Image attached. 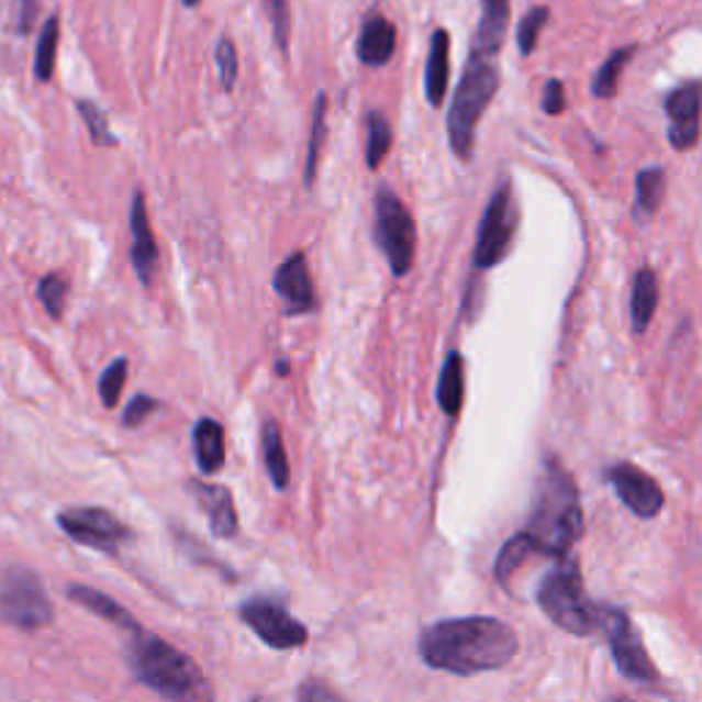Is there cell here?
<instances>
[{
	"instance_id": "1",
	"label": "cell",
	"mask_w": 702,
	"mask_h": 702,
	"mask_svg": "<svg viewBox=\"0 0 702 702\" xmlns=\"http://www.w3.org/2000/svg\"><path fill=\"white\" fill-rule=\"evenodd\" d=\"M584 533V513L579 489L571 475L562 469L557 458L546 456L541 469L538 486L533 494V511L522 533L505 541L497 555L494 577L500 584H508L513 573L535 555L562 560L573 549Z\"/></svg>"
},
{
	"instance_id": "2",
	"label": "cell",
	"mask_w": 702,
	"mask_h": 702,
	"mask_svg": "<svg viewBox=\"0 0 702 702\" xmlns=\"http://www.w3.org/2000/svg\"><path fill=\"white\" fill-rule=\"evenodd\" d=\"M417 650L431 670L469 678L511 665L519 654V637L497 617H456L425 628Z\"/></svg>"
},
{
	"instance_id": "3",
	"label": "cell",
	"mask_w": 702,
	"mask_h": 702,
	"mask_svg": "<svg viewBox=\"0 0 702 702\" xmlns=\"http://www.w3.org/2000/svg\"><path fill=\"white\" fill-rule=\"evenodd\" d=\"M126 665L137 681L168 702H214V692L201 667L152 632L130 634Z\"/></svg>"
},
{
	"instance_id": "4",
	"label": "cell",
	"mask_w": 702,
	"mask_h": 702,
	"mask_svg": "<svg viewBox=\"0 0 702 702\" xmlns=\"http://www.w3.org/2000/svg\"><path fill=\"white\" fill-rule=\"evenodd\" d=\"M497 91H500V66H497V58H483V55L469 53L461 82H458L450 110H447L450 148L464 163L472 159L478 124L486 110H489L491 99L497 97Z\"/></svg>"
},
{
	"instance_id": "5",
	"label": "cell",
	"mask_w": 702,
	"mask_h": 702,
	"mask_svg": "<svg viewBox=\"0 0 702 702\" xmlns=\"http://www.w3.org/2000/svg\"><path fill=\"white\" fill-rule=\"evenodd\" d=\"M541 612L573 637H590L599 632V601H590L584 593V579L577 557H562L557 566L541 579L535 593Z\"/></svg>"
},
{
	"instance_id": "6",
	"label": "cell",
	"mask_w": 702,
	"mask_h": 702,
	"mask_svg": "<svg viewBox=\"0 0 702 702\" xmlns=\"http://www.w3.org/2000/svg\"><path fill=\"white\" fill-rule=\"evenodd\" d=\"M0 621L22 632H38L53 623V604L36 571L25 566L0 568Z\"/></svg>"
},
{
	"instance_id": "7",
	"label": "cell",
	"mask_w": 702,
	"mask_h": 702,
	"mask_svg": "<svg viewBox=\"0 0 702 702\" xmlns=\"http://www.w3.org/2000/svg\"><path fill=\"white\" fill-rule=\"evenodd\" d=\"M519 229V207L516 196H513L511 181H502L489 198L483 209V218L478 225V239H475L472 264L475 272H486L502 264L511 253L513 239H516Z\"/></svg>"
},
{
	"instance_id": "8",
	"label": "cell",
	"mask_w": 702,
	"mask_h": 702,
	"mask_svg": "<svg viewBox=\"0 0 702 702\" xmlns=\"http://www.w3.org/2000/svg\"><path fill=\"white\" fill-rule=\"evenodd\" d=\"M376 245L385 253L392 275L403 278L414 264V250H417V229L409 214L406 203L390 190L379 187L376 192Z\"/></svg>"
},
{
	"instance_id": "9",
	"label": "cell",
	"mask_w": 702,
	"mask_h": 702,
	"mask_svg": "<svg viewBox=\"0 0 702 702\" xmlns=\"http://www.w3.org/2000/svg\"><path fill=\"white\" fill-rule=\"evenodd\" d=\"M599 632H604L606 645L612 650V661H615L617 672L628 681L637 683H656L659 681V670L650 661L648 650H645L639 632L634 628L632 617L623 610L610 604H599Z\"/></svg>"
},
{
	"instance_id": "10",
	"label": "cell",
	"mask_w": 702,
	"mask_h": 702,
	"mask_svg": "<svg viewBox=\"0 0 702 702\" xmlns=\"http://www.w3.org/2000/svg\"><path fill=\"white\" fill-rule=\"evenodd\" d=\"M58 524L71 541L99 551H113L132 538L130 527L104 508H69L58 513Z\"/></svg>"
},
{
	"instance_id": "11",
	"label": "cell",
	"mask_w": 702,
	"mask_h": 702,
	"mask_svg": "<svg viewBox=\"0 0 702 702\" xmlns=\"http://www.w3.org/2000/svg\"><path fill=\"white\" fill-rule=\"evenodd\" d=\"M245 626H250L269 648L294 650L308 643V628L289 615L278 601L250 599L239 610Z\"/></svg>"
},
{
	"instance_id": "12",
	"label": "cell",
	"mask_w": 702,
	"mask_h": 702,
	"mask_svg": "<svg viewBox=\"0 0 702 702\" xmlns=\"http://www.w3.org/2000/svg\"><path fill=\"white\" fill-rule=\"evenodd\" d=\"M606 483L615 489L617 500L628 508L637 519H656L665 508V491L650 478L645 469L634 467L628 461H617L606 467Z\"/></svg>"
},
{
	"instance_id": "13",
	"label": "cell",
	"mask_w": 702,
	"mask_h": 702,
	"mask_svg": "<svg viewBox=\"0 0 702 702\" xmlns=\"http://www.w3.org/2000/svg\"><path fill=\"white\" fill-rule=\"evenodd\" d=\"M667 119H670V143L676 152H689L698 146L702 130V82H681L665 99Z\"/></svg>"
},
{
	"instance_id": "14",
	"label": "cell",
	"mask_w": 702,
	"mask_h": 702,
	"mask_svg": "<svg viewBox=\"0 0 702 702\" xmlns=\"http://www.w3.org/2000/svg\"><path fill=\"white\" fill-rule=\"evenodd\" d=\"M275 294L283 300L286 313L289 316H305V313L316 311V289H313L311 269H308L305 253H291L278 269H275L272 278Z\"/></svg>"
},
{
	"instance_id": "15",
	"label": "cell",
	"mask_w": 702,
	"mask_h": 702,
	"mask_svg": "<svg viewBox=\"0 0 702 702\" xmlns=\"http://www.w3.org/2000/svg\"><path fill=\"white\" fill-rule=\"evenodd\" d=\"M130 229H132V267H135L137 278L143 286L154 283V275L159 269V247L152 234V223H148L146 212V196L141 190L132 198L130 212Z\"/></svg>"
},
{
	"instance_id": "16",
	"label": "cell",
	"mask_w": 702,
	"mask_h": 702,
	"mask_svg": "<svg viewBox=\"0 0 702 702\" xmlns=\"http://www.w3.org/2000/svg\"><path fill=\"white\" fill-rule=\"evenodd\" d=\"M508 20H511V0H480V20L475 27L472 55L497 58L505 42Z\"/></svg>"
},
{
	"instance_id": "17",
	"label": "cell",
	"mask_w": 702,
	"mask_h": 702,
	"mask_svg": "<svg viewBox=\"0 0 702 702\" xmlns=\"http://www.w3.org/2000/svg\"><path fill=\"white\" fill-rule=\"evenodd\" d=\"M395 25L387 16L374 14L363 22L357 36V58L365 66H385L395 53Z\"/></svg>"
},
{
	"instance_id": "18",
	"label": "cell",
	"mask_w": 702,
	"mask_h": 702,
	"mask_svg": "<svg viewBox=\"0 0 702 702\" xmlns=\"http://www.w3.org/2000/svg\"><path fill=\"white\" fill-rule=\"evenodd\" d=\"M450 82V33L445 27H436L431 33L428 60H425V99L431 108H439L447 97Z\"/></svg>"
},
{
	"instance_id": "19",
	"label": "cell",
	"mask_w": 702,
	"mask_h": 702,
	"mask_svg": "<svg viewBox=\"0 0 702 702\" xmlns=\"http://www.w3.org/2000/svg\"><path fill=\"white\" fill-rule=\"evenodd\" d=\"M198 502L207 511L209 524H212V533L218 538H234L236 527H239V519H236V508H234V497L225 486H214V483H196Z\"/></svg>"
},
{
	"instance_id": "20",
	"label": "cell",
	"mask_w": 702,
	"mask_h": 702,
	"mask_svg": "<svg viewBox=\"0 0 702 702\" xmlns=\"http://www.w3.org/2000/svg\"><path fill=\"white\" fill-rule=\"evenodd\" d=\"M66 595H69V601H75V604L91 610L93 615L102 617V621L113 623V626L121 628V632L132 634L141 628V623H137L135 617L124 610V606L115 604L108 593H99V590L88 588V584H69V588H66Z\"/></svg>"
},
{
	"instance_id": "21",
	"label": "cell",
	"mask_w": 702,
	"mask_h": 702,
	"mask_svg": "<svg viewBox=\"0 0 702 702\" xmlns=\"http://www.w3.org/2000/svg\"><path fill=\"white\" fill-rule=\"evenodd\" d=\"M192 447H196V461L203 475H214L225 464V431L218 420L203 417L192 428Z\"/></svg>"
},
{
	"instance_id": "22",
	"label": "cell",
	"mask_w": 702,
	"mask_h": 702,
	"mask_svg": "<svg viewBox=\"0 0 702 702\" xmlns=\"http://www.w3.org/2000/svg\"><path fill=\"white\" fill-rule=\"evenodd\" d=\"M659 308V275L650 267H643L632 280V324L634 333L643 335L654 322Z\"/></svg>"
},
{
	"instance_id": "23",
	"label": "cell",
	"mask_w": 702,
	"mask_h": 702,
	"mask_svg": "<svg viewBox=\"0 0 702 702\" xmlns=\"http://www.w3.org/2000/svg\"><path fill=\"white\" fill-rule=\"evenodd\" d=\"M665 185L667 174L665 168L654 165V168H643L634 179V218L639 223H648L656 212H659L661 201H665Z\"/></svg>"
},
{
	"instance_id": "24",
	"label": "cell",
	"mask_w": 702,
	"mask_h": 702,
	"mask_svg": "<svg viewBox=\"0 0 702 702\" xmlns=\"http://www.w3.org/2000/svg\"><path fill=\"white\" fill-rule=\"evenodd\" d=\"M436 401L447 417H456L464 406V357L461 352H450L445 357L436 387Z\"/></svg>"
},
{
	"instance_id": "25",
	"label": "cell",
	"mask_w": 702,
	"mask_h": 702,
	"mask_svg": "<svg viewBox=\"0 0 702 702\" xmlns=\"http://www.w3.org/2000/svg\"><path fill=\"white\" fill-rule=\"evenodd\" d=\"M261 447H264V464H267L269 480H272L275 489H286L291 478V467H289V456H286L283 436H280V428L275 420H267V423H264Z\"/></svg>"
},
{
	"instance_id": "26",
	"label": "cell",
	"mask_w": 702,
	"mask_h": 702,
	"mask_svg": "<svg viewBox=\"0 0 702 702\" xmlns=\"http://www.w3.org/2000/svg\"><path fill=\"white\" fill-rule=\"evenodd\" d=\"M637 53V44H628V47L615 49L610 53V58L595 69L593 82H590V91H593L595 99H612L617 93V86H621V75L628 66L632 55Z\"/></svg>"
},
{
	"instance_id": "27",
	"label": "cell",
	"mask_w": 702,
	"mask_h": 702,
	"mask_svg": "<svg viewBox=\"0 0 702 702\" xmlns=\"http://www.w3.org/2000/svg\"><path fill=\"white\" fill-rule=\"evenodd\" d=\"M392 146V126L390 121L385 119V113L379 110H370L365 115V165L370 170L379 168L385 163V157L390 154Z\"/></svg>"
},
{
	"instance_id": "28",
	"label": "cell",
	"mask_w": 702,
	"mask_h": 702,
	"mask_svg": "<svg viewBox=\"0 0 702 702\" xmlns=\"http://www.w3.org/2000/svg\"><path fill=\"white\" fill-rule=\"evenodd\" d=\"M58 42H60V20H58V14H55V16H49L47 22H44L42 33H38V42H36L33 75H36L38 82L53 80L55 55H58Z\"/></svg>"
},
{
	"instance_id": "29",
	"label": "cell",
	"mask_w": 702,
	"mask_h": 702,
	"mask_svg": "<svg viewBox=\"0 0 702 702\" xmlns=\"http://www.w3.org/2000/svg\"><path fill=\"white\" fill-rule=\"evenodd\" d=\"M324 135H327V93H319L313 104V126L311 143H308V163H305V187H313L319 170V157H322Z\"/></svg>"
},
{
	"instance_id": "30",
	"label": "cell",
	"mask_w": 702,
	"mask_h": 702,
	"mask_svg": "<svg viewBox=\"0 0 702 702\" xmlns=\"http://www.w3.org/2000/svg\"><path fill=\"white\" fill-rule=\"evenodd\" d=\"M549 20H551L549 5H535V9H530L527 14L522 16V22H519V31H516V44H519V53H522L524 58L535 53L541 31H544V25Z\"/></svg>"
},
{
	"instance_id": "31",
	"label": "cell",
	"mask_w": 702,
	"mask_h": 702,
	"mask_svg": "<svg viewBox=\"0 0 702 702\" xmlns=\"http://www.w3.org/2000/svg\"><path fill=\"white\" fill-rule=\"evenodd\" d=\"M75 108H77V113L82 115V121H86L88 135H91V141L97 143V146H108V148L119 146V137L110 132L108 119H104V113L99 110V104L88 102V99H77Z\"/></svg>"
},
{
	"instance_id": "32",
	"label": "cell",
	"mask_w": 702,
	"mask_h": 702,
	"mask_svg": "<svg viewBox=\"0 0 702 702\" xmlns=\"http://www.w3.org/2000/svg\"><path fill=\"white\" fill-rule=\"evenodd\" d=\"M66 294H69V283H66L60 275H47V278L38 280L36 297H38V302L44 305V311H47V316L55 319V322L64 316Z\"/></svg>"
},
{
	"instance_id": "33",
	"label": "cell",
	"mask_w": 702,
	"mask_h": 702,
	"mask_svg": "<svg viewBox=\"0 0 702 702\" xmlns=\"http://www.w3.org/2000/svg\"><path fill=\"white\" fill-rule=\"evenodd\" d=\"M126 370H130L126 357H119L102 370V376H99V398H102V403L108 409H113L115 403H119L121 390H124V381H126Z\"/></svg>"
},
{
	"instance_id": "34",
	"label": "cell",
	"mask_w": 702,
	"mask_h": 702,
	"mask_svg": "<svg viewBox=\"0 0 702 702\" xmlns=\"http://www.w3.org/2000/svg\"><path fill=\"white\" fill-rule=\"evenodd\" d=\"M214 60H218L220 86L223 91H234L236 77H239V55H236V44L229 36H223L214 47Z\"/></svg>"
},
{
	"instance_id": "35",
	"label": "cell",
	"mask_w": 702,
	"mask_h": 702,
	"mask_svg": "<svg viewBox=\"0 0 702 702\" xmlns=\"http://www.w3.org/2000/svg\"><path fill=\"white\" fill-rule=\"evenodd\" d=\"M267 14L272 22V36L278 42L280 53L289 55V38H291V11L289 0H267Z\"/></svg>"
},
{
	"instance_id": "36",
	"label": "cell",
	"mask_w": 702,
	"mask_h": 702,
	"mask_svg": "<svg viewBox=\"0 0 702 702\" xmlns=\"http://www.w3.org/2000/svg\"><path fill=\"white\" fill-rule=\"evenodd\" d=\"M159 409V401L152 395H135L130 401V406L124 409V417H121V423L126 425V428H135V425H141L143 420L148 417V414H154Z\"/></svg>"
},
{
	"instance_id": "37",
	"label": "cell",
	"mask_w": 702,
	"mask_h": 702,
	"mask_svg": "<svg viewBox=\"0 0 702 702\" xmlns=\"http://www.w3.org/2000/svg\"><path fill=\"white\" fill-rule=\"evenodd\" d=\"M541 108L549 115H560L566 110V86H562V80H557V77L546 80L544 93H541Z\"/></svg>"
},
{
	"instance_id": "38",
	"label": "cell",
	"mask_w": 702,
	"mask_h": 702,
	"mask_svg": "<svg viewBox=\"0 0 702 702\" xmlns=\"http://www.w3.org/2000/svg\"><path fill=\"white\" fill-rule=\"evenodd\" d=\"M11 9H14V31L27 36L38 14V0H11Z\"/></svg>"
},
{
	"instance_id": "39",
	"label": "cell",
	"mask_w": 702,
	"mask_h": 702,
	"mask_svg": "<svg viewBox=\"0 0 702 702\" xmlns=\"http://www.w3.org/2000/svg\"><path fill=\"white\" fill-rule=\"evenodd\" d=\"M300 702H346L324 681H305L300 687Z\"/></svg>"
},
{
	"instance_id": "40",
	"label": "cell",
	"mask_w": 702,
	"mask_h": 702,
	"mask_svg": "<svg viewBox=\"0 0 702 702\" xmlns=\"http://www.w3.org/2000/svg\"><path fill=\"white\" fill-rule=\"evenodd\" d=\"M278 374L289 376V359H278Z\"/></svg>"
},
{
	"instance_id": "41",
	"label": "cell",
	"mask_w": 702,
	"mask_h": 702,
	"mask_svg": "<svg viewBox=\"0 0 702 702\" xmlns=\"http://www.w3.org/2000/svg\"><path fill=\"white\" fill-rule=\"evenodd\" d=\"M181 3H185V5H187V9H196V5H198V3H201V0H181Z\"/></svg>"
},
{
	"instance_id": "42",
	"label": "cell",
	"mask_w": 702,
	"mask_h": 702,
	"mask_svg": "<svg viewBox=\"0 0 702 702\" xmlns=\"http://www.w3.org/2000/svg\"><path fill=\"white\" fill-rule=\"evenodd\" d=\"M610 702H632V700H626V698H612Z\"/></svg>"
}]
</instances>
